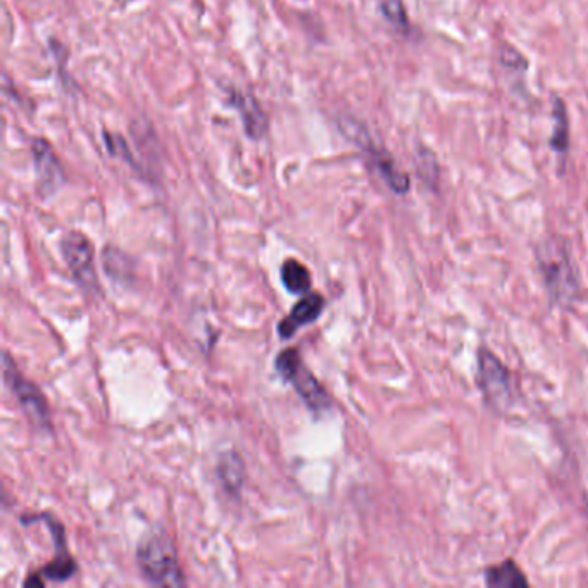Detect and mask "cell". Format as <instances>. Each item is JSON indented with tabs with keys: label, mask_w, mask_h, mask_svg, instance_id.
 Here are the masks:
<instances>
[{
	"label": "cell",
	"mask_w": 588,
	"mask_h": 588,
	"mask_svg": "<svg viewBox=\"0 0 588 588\" xmlns=\"http://www.w3.org/2000/svg\"><path fill=\"white\" fill-rule=\"evenodd\" d=\"M537 263L545 288L554 301L568 304L580 290V273L568 245L559 238H549L538 245Z\"/></svg>",
	"instance_id": "cell-1"
},
{
	"label": "cell",
	"mask_w": 588,
	"mask_h": 588,
	"mask_svg": "<svg viewBox=\"0 0 588 588\" xmlns=\"http://www.w3.org/2000/svg\"><path fill=\"white\" fill-rule=\"evenodd\" d=\"M137 561L145 580L152 585L182 587L187 583L175 545L164 533H152L140 542Z\"/></svg>",
	"instance_id": "cell-2"
},
{
	"label": "cell",
	"mask_w": 588,
	"mask_h": 588,
	"mask_svg": "<svg viewBox=\"0 0 588 588\" xmlns=\"http://www.w3.org/2000/svg\"><path fill=\"white\" fill-rule=\"evenodd\" d=\"M340 128L344 135L351 138V142L364 152V156L370 159L371 166L378 175L382 176L383 182L387 183L390 190H394L395 194H406L411 187L409 176L399 169L385 149L375 144V140L371 138L370 132L364 128V125L356 119L344 118L340 121Z\"/></svg>",
	"instance_id": "cell-3"
},
{
	"label": "cell",
	"mask_w": 588,
	"mask_h": 588,
	"mask_svg": "<svg viewBox=\"0 0 588 588\" xmlns=\"http://www.w3.org/2000/svg\"><path fill=\"white\" fill-rule=\"evenodd\" d=\"M276 371L280 373L285 382L295 388V392L301 395L309 409L316 413H323L332 407V399L325 387L318 382V378L311 373L306 364L302 363L299 352L295 349H285L276 357Z\"/></svg>",
	"instance_id": "cell-4"
},
{
	"label": "cell",
	"mask_w": 588,
	"mask_h": 588,
	"mask_svg": "<svg viewBox=\"0 0 588 588\" xmlns=\"http://www.w3.org/2000/svg\"><path fill=\"white\" fill-rule=\"evenodd\" d=\"M476 383L488 406L494 407L495 411H507L513 404V376L494 352L482 349L478 354Z\"/></svg>",
	"instance_id": "cell-5"
},
{
	"label": "cell",
	"mask_w": 588,
	"mask_h": 588,
	"mask_svg": "<svg viewBox=\"0 0 588 588\" xmlns=\"http://www.w3.org/2000/svg\"><path fill=\"white\" fill-rule=\"evenodd\" d=\"M2 368L4 382L11 388L19 406L25 409L26 416L33 425L38 426L40 430H51V411L44 392L32 380H26L25 376L19 373L18 366L7 352L2 356Z\"/></svg>",
	"instance_id": "cell-6"
},
{
	"label": "cell",
	"mask_w": 588,
	"mask_h": 588,
	"mask_svg": "<svg viewBox=\"0 0 588 588\" xmlns=\"http://www.w3.org/2000/svg\"><path fill=\"white\" fill-rule=\"evenodd\" d=\"M59 249L68 264L71 275L85 290L97 288V275L94 266V245L87 235L80 232H68L61 238Z\"/></svg>",
	"instance_id": "cell-7"
},
{
	"label": "cell",
	"mask_w": 588,
	"mask_h": 588,
	"mask_svg": "<svg viewBox=\"0 0 588 588\" xmlns=\"http://www.w3.org/2000/svg\"><path fill=\"white\" fill-rule=\"evenodd\" d=\"M33 163L37 173L38 190L44 197L56 194L64 185L63 166L59 163L51 145L44 138H35L32 144Z\"/></svg>",
	"instance_id": "cell-8"
},
{
	"label": "cell",
	"mask_w": 588,
	"mask_h": 588,
	"mask_svg": "<svg viewBox=\"0 0 588 588\" xmlns=\"http://www.w3.org/2000/svg\"><path fill=\"white\" fill-rule=\"evenodd\" d=\"M325 309L323 295L307 292L302 295L301 301L297 302L287 318H283L278 325V333L282 338L294 337L295 333L302 326L311 325L320 318Z\"/></svg>",
	"instance_id": "cell-9"
},
{
	"label": "cell",
	"mask_w": 588,
	"mask_h": 588,
	"mask_svg": "<svg viewBox=\"0 0 588 588\" xmlns=\"http://www.w3.org/2000/svg\"><path fill=\"white\" fill-rule=\"evenodd\" d=\"M232 106L237 109L240 119L244 123L245 133L252 140L263 138L268 132V116L264 114L261 106L257 104L256 99L249 94L242 92H232Z\"/></svg>",
	"instance_id": "cell-10"
},
{
	"label": "cell",
	"mask_w": 588,
	"mask_h": 588,
	"mask_svg": "<svg viewBox=\"0 0 588 588\" xmlns=\"http://www.w3.org/2000/svg\"><path fill=\"white\" fill-rule=\"evenodd\" d=\"M485 583L488 587L494 588L526 587L528 580L520 570V566L509 559V561H504L497 566H490L485 571Z\"/></svg>",
	"instance_id": "cell-11"
},
{
	"label": "cell",
	"mask_w": 588,
	"mask_h": 588,
	"mask_svg": "<svg viewBox=\"0 0 588 588\" xmlns=\"http://www.w3.org/2000/svg\"><path fill=\"white\" fill-rule=\"evenodd\" d=\"M218 476L230 494H238L245 482L244 461L235 452H228L219 459Z\"/></svg>",
	"instance_id": "cell-12"
},
{
	"label": "cell",
	"mask_w": 588,
	"mask_h": 588,
	"mask_svg": "<svg viewBox=\"0 0 588 588\" xmlns=\"http://www.w3.org/2000/svg\"><path fill=\"white\" fill-rule=\"evenodd\" d=\"M282 282L288 292L304 295L311 290V273L297 259H288L282 266Z\"/></svg>",
	"instance_id": "cell-13"
},
{
	"label": "cell",
	"mask_w": 588,
	"mask_h": 588,
	"mask_svg": "<svg viewBox=\"0 0 588 588\" xmlns=\"http://www.w3.org/2000/svg\"><path fill=\"white\" fill-rule=\"evenodd\" d=\"M570 123L568 114L561 99L554 102V133H552V147L557 154L564 156L570 149Z\"/></svg>",
	"instance_id": "cell-14"
},
{
	"label": "cell",
	"mask_w": 588,
	"mask_h": 588,
	"mask_svg": "<svg viewBox=\"0 0 588 588\" xmlns=\"http://www.w3.org/2000/svg\"><path fill=\"white\" fill-rule=\"evenodd\" d=\"M382 11L385 18L392 23V25L399 30V32H407L409 28V19H407L406 7L402 4V0H383Z\"/></svg>",
	"instance_id": "cell-15"
},
{
	"label": "cell",
	"mask_w": 588,
	"mask_h": 588,
	"mask_svg": "<svg viewBox=\"0 0 588 588\" xmlns=\"http://www.w3.org/2000/svg\"><path fill=\"white\" fill-rule=\"evenodd\" d=\"M420 157V173L428 178V182H437L438 180V164L437 159L430 151H423V154H418Z\"/></svg>",
	"instance_id": "cell-16"
}]
</instances>
